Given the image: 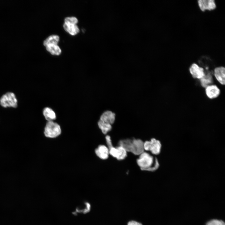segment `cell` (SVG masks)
<instances>
[{"mask_svg":"<svg viewBox=\"0 0 225 225\" xmlns=\"http://www.w3.org/2000/svg\"><path fill=\"white\" fill-rule=\"evenodd\" d=\"M138 165L142 171L154 172L159 167V164L158 159L149 153L144 152L139 155L137 160Z\"/></svg>","mask_w":225,"mask_h":225,"instance_id":"6da1fadb","label":"cell"},{"mask_svg":"<svg viewBox=\"0 0 225 225\" xmlns=\"http://www.w3.org/2000/svg\"><path fill=\"white\" fill-rule=\"evenodd\" d=\"M62 132L60 125L53 121H48L44 128V134L47 138H54L59 136Z\"/></svg>","mask_w":225,"mask_h":225,"instance_id":"7a4b0ae2","label":"cell"},{"mask_svg":"<svg viewBox=\"0 0 225 225\" xmlns=\"http://www.w3.org/2000/svg\"><path fill=\"white\" fill-rule=\"evenodd\" d=\"M59 40V37L58 36L52 35L43 42L44 45L47 50L52 55H59L61 53V50L57 45Z\"/></svg>","mask_w":225,"mask_h":225,"instance_id":"3957f363","label":"cell"},{"mask_svg":"<svg viewBox=\"0 0 225 225\" xmlns=\"http://www.w3.org/2000/svg\"><path fill=\"white\" fill-rule=\"evenodd\" d=\"M127 151L135 155H140L144 152V142L140 139L130 138L127 144Z\"/></svg>","mask_w":225,"mask_h":225,"instance_id":"277c9868","label":"cell"},{"mask_svg":"<svg viewBox=\"0 0 225 225\" xmlns=\"http://www.w3.org/2000/svg\"><path fill=\"white\" fill-rule=\"evenodd\" d=\"M0 104L4 108H17L18 101L15 94L10 92L3 94L0 98Z\"/></svg>","mask_w":225,"mask_h":225,"instance_id":"5b68a950","label":"cell"},{"mask_svg":"<svg viewBox=\"0 0 225 225\" xmlns=\"http://www.w3.org/2000/svg\"><path fill=\"white\" fill-rule=\"evenodd\" d=\"M161 147L160 141L155 138H152L150 141H146L144 142V150L149 151L154 155H158L160 153Z\"/></svg>","mask_w":225,"mask_h":225,"instance_id":"8992f818","label":"cell"},{"mask_svg":"<svg viewBox=\"0 0 225 225\" xmlns=\"http://www.w3.org/2000/svg\"><path fill=\"white\" fill-rule=\"evenodd\" d=\"M78 22V19L75 17L66 18L64 20V23L63 26L64 29L72 35L77 34L79 31L76 25Z\"/></svg>","mask_w":225,"mask_h":225,"instance_id":"52a82bcc","label":"cell"},{"mask_svg":"<svg viewBox=\"0 0 225 225\" xmlns=\"http://www.w3.org/2000/svg\"><path fill=\"white\" fill-rule=\"evenodd\" d=\"M189 70L192 76L194 79L200 80L205 75L204 68L195 63L192 64Z\"/></svg>","mask_w":225,"mask_h":225,"instance_id":"ba28073f","label":"cell"},{"mask_svg":"<svg viewBox=\"0 0 225 225\" xmlns=\"http://www.w3.org/2000/svg\"><path fill=\"white\" fill-rule=\"evenodd\" d=\"M205 92L207 96L210 99L218 98L221 92L220 90L217 85L212 84L205 88Z\"/></svg>","mask_w":225,"mask_h":225,"instance_id":"9c48e42d","label":"cell"},{"mask_svg":"<svg viewBox=\"0 0 225 225\" xmlns=\"http://www.w3.org/2000/svg\"><path fill=\"white\" fill-rule=\"evenodd\" d=\"M213 75L221 85L225 84V68L223 66L215 68L213 70Z\"/></svg>","mask_w":225,"mask_h":225,"instance_id":"30bf717a","label":"cell"},{"mask_svg":"<svg viewBox=\"0 0 225 225\" xmlns=\"http://www.w3.org/2000/svg\"><path fill=\"white\" fill-rule=\"evenodd\" d=\"M205 75L204 77L200 79L201 86L205 88L207 86L212 84L213 83V70H205Z\"/></svg>","mask_w":225,"mask_h":225,"instance_id":"8fae6325","label":"cell"},{"mask_svg":"<svg viewBox=\"0 0 225 225\" xmlns=\"http://www.w3.org/2000/svg\"><path fill=\"white\" fill-rule=\"evenodd\" d=\"M198 3L200 8L203 12L206 10H214L216 7L214 0H199Z\"/></svg>","mask_w":225,"mask_h":225,"instance_id":"7c38bea8","label":"cell"},{"mask_svg":"<svg viewBox=\"0 0 225 225\" xmlns=\"http://www.w3.org/2000/svg\"><path fill=\"white\" fill-rule=\"evenodd\" d=\"M95 153L100 159L106 160L108 158L109 155V150L108 148L103 145H99L95 149Z\"/></svg>","mask_w":225,"mask_h":225,"instance_id":"4fadbf2b","label":"cell"},{"mask_svg":"<svg viewBox=\"0 0 225 225\" xmlns=\"http://www.w3.org/2000/svg\"><path fill=\"white\" fill-rule=\"evenodd\" d=\"M198 63L205 70H212L214 66L212 60L207 56H202L199 59Z\"/></svg>","mask_w":225,"mask_h":225,"instance_id":"5bb4252c","label":"cell"},{"mask_svg":"<svg viewBox=\"0 0 225 225\" xmlns=\"http://www.w3.org/2000/svg\"><path fill=\"white\" fill-rule=\"evenodd\" d=\"M115 113L110 111L104 112L101 115L100 120L107 123L112 124L115 120Z\"/></svg>","mask_w":225,"mask_h":225,"instance_id":"9a60e30c","label":"cell"},{"mask_svg":"<svg viewBox=\"0 0 225 225\" xmlns=\"http://www.w3.org/2000/svg\"><path fill=\"white\" fill-rule=\"evenodd\" d=\"M43 114L45 119L48 121H53L56 118V114L51 108L46 107L43 110Z\"/></svg>","mask_w":225,"mask_h":225,"instance_id":"2e32d148","label":"cell"},{"mask_svg":"<svg viewBox=\"0 0 225 225\" xmlns=\"http://www.w3.org/2000/svg\"><path fill=\"white\" fill-rule=\"evenodd\" d=\"M98 124L99 128L104 134H106L112 129L111 125L104 122L100 120L98 121Z\"/></svg>","mask_w":225,"mask_h":225,"instance_id":"e0dca14e","label":"cell"},{"mask_svg":"<svg viewBox=\"0 0 225 225\" xmlns=\"http://www.w3.org/2000/svg\"><path fill=\"white\" fill-rule=\"evenodd\" d=\"M117 153L116 158L118 160H121L125 159L127 157V152L122 147L118 146L116 147Z\"/></svg>","mask_w":225,"mask_h":225,"instance_id":"ac0fdd59","label":"cell"},{"mask_svg":"<svg viewBox=\"0 0 225 225\" xmlns=\"http://www.w3.org/2000/svg\"><path fill=\"white\" fill-rule=\"evenodd\" d=\"M90 208V204L86 202L78 208L76 209V211L78 213H85L89 211Z\"/></svg>","mask_w":225,"mask_h":225,"instance_id":"d6986e66","label":"cell"},{"mask_svg":"<svg viewBox=\"0 0 225 225\" xmlns=\"http://www.w3.org/2000/svg\"><path fill=\"white\" fill-rule=\"evenodd\" d=\"M206 225H225V223L222 220L213 219L207 222Z\"/></svg>","mask_w":225,"mask_h":225,"instance_id":"ffe728a7","label":"cell"},{"mask_svg":"<svg viewBox=\"0 0 225 225\" xmlns=\"http://www.w3.org/2000/svg\"><path fill=\"white\" fill-rule=\"evenodd\" d=\"M105 139L106 141V143L108 146V149H110V148L113 147L112 145L111 137L108 135H107L105 137Z\"/></svg>","mask_w":225,"mask_h":225,"instance_id":"44dd1931","label":"cell"},{"mask_svg":"<svg viewBox=\"0 0 225 225\" xmlns=\"http://www.w3.org/2000/svg\"><path fill=\"white\" fill-rule=\"evenodd\" d=\"M128 225H142V224L141 223L135 221H131L128 222Z\"/></svg>","mask_w":225,"mask_h":225,"instance_id":"7402d4cb","label":"cell"}]
</instances>
